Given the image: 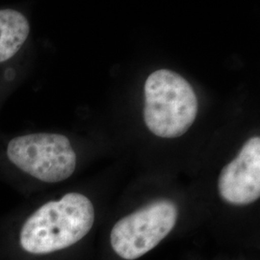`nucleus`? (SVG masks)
Wrapping results in <instances>:
<instances>
[{"label":"nucleus","mask_w":260,"mask_h":260,"mask_svg":"<svg viewBox=\"0 0 260 260\" xmlns=\"http://www.w3.org/2000/svg\"><path fill=\"white\" fill-rule=\"evenodd\" d=\"M94 223L87 196L72 192L49 201L8 235L0 236V260L47 259L82 241Z\"/></svg>","instance_id":"nucleus-1"},{"label":"nucleus","mask_w":260,"mask_h":260,"mask_svg":"<svg viewBox=\"0 0 260 260\" xmlns=\"http://www.w3.org/2000/svg\"><path fill=\"white\" fill-rule=\"evenodd\" d=\"M197 114V95L181 75L159 70L147 78L144 119L154 135L162 138L183 135L194 123Z\"/></svg>","instance_id":"nucleus-2"},{"label":"nucleus","mask_w":260,"mask_h":260,"mask_svg":"<svg viewBox=\"0 0 260 260\" xmlns=\"http://www.w3.org/2000/svg\"><path fill=\"white\" fill-rule=\"evenodd\" d=\"M7 156L22 173L47 183L64 181L76 169L75 149L61 134L35 133L16 137L8 144Z\"/></svg>","instance_id":"nucleus-3"},{"label":"nucleus","mask_w":260,"mask_h":260,"mask_svg":"<svg viewBox=\"0 0 260 260\" xmlns=\"http://www.w3.org/2000/svg\"><path fill=\"white\" fill-rule=\"evenodd\" d=\"M177 219L178 207L173 201H153L114 224L110 233L112 249L122 259H138L167 237Z\"/></svg>","instance_id":"nucleus-4"},{"label":"nucleus","mask_w":260,"mask_h":260,"mask_svg":"<svg viewBox=\"0 0 260 260\" xmlns=\"http://www.w3.org/2000/svg\"><path fill=\"white\" fill-rule=\"evenodd\" d=\"M218 192L224 202L251 205L260 197V138L251 137L238 155L225 165L218 178Z\"/></svg>","instance_id":"nucleus-5"},{"label":"nucleus","mask_w":260,"mask_h":260,"mask_svg":"<svg viewBox=\"0 0 260 260\" xmlns=\"http://www.w3.org/2000/svg\"><path fill=\"white\" fill-rule=\"evenodd\" d=\"M29 33L28 19L20 12L0 10V63L9 60L19 51Z\"/></svg>","instance_id":"nucleus-6"}]
</instances>
